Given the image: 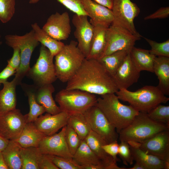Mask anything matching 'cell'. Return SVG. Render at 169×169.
<instances>
[{
    "label": "cell",
    "mask_w": 169,
    "mask_h": 169,
    "mask_svg": "<svg viewBox=\"0 0 169 169\" xmlns=\"http://www.w3.org/2000/svg\"><path fill=\"white\" fill-rule=\"evenodd\" d=\"M65 89H78L101 95L115 93L119 90L113 76L97 59L86 58L67 82Z\"/></svg>",
    "instance_id": "cell-1"
},
{
    "label": "cell",
    "mask_w": 169,
    "mask_h": 169,
    "mask_svg": "<svg viewBox=\"0 0 169 169\" xmlns=\"http://www.w3.org/2000/svg\"><path fill=\"white\" fill-rule=\"evenodd\" d=\"M115 127L119 134L128 126L139 112L131 105L121 103L115 93L101 95L95 105Z\"/></svg>",
    "instance_id": "cell-2"
},
{
    "label": "cell",
    "mask_w": 169,
    "mask_h": 169,
    "mask_svg": "<svg viewBox=\"0 0 169 169\" xmlns=\"http://www.w3.org/2000/svg\"><path fill=\"white\" fill-rule=\"evenodd\" d=\"M115 94L120 100L128 102L139 112L146 113L169 100L157 86L146 85L135 91L122 89Z\"/></svg>",
    "instance_id": "cell-3"
},
{
    "label": "cell",
    "mask_w": 169,
    "mask_h": 169,
    "mask_svg": "<svg viewBox=\"0 0 169 169\" xmlns=\"http://www.w3.org/2000/svg\"><path fill=\"white\" fill-rule=\"evenodd\" d=\"M169 126L151 119L146 113L140 112L131 123L119 133L120 141L141 142L157 133L169 130Z\"/></svg>",
    "instance_id": "cell-4"
},
{
    "label": "cell",
    "mask_w": 169,
    "mask_h": 169,
    "mask_svg": "<svg viewBox=\"0 0 169 169\" xmlns=\"http://www.w3.org/2000/svg\"><path fill=\"white\" fill-rule=\"evenodd\" d=\"M55 68L57 79L67 82L78 70L85 57L78 47V42L72 40L64 45L55 56Z\"/></svg>",
    "instance_id": "cell-5"
},
{
    "label": "cell",
    "mask_w": 169,
    "mask_h": 169,
    "mask_svg": "<svg viewBox=\"0 0 169 169\" xmlns=\"http://www.w3.org/2000/svg\"><path fill=\"white\" fill-rule=\"evenodd\" d=\"M6 44L13 48L18 47L20 50L21 61L19 68L16 72L13 79L17 85H21L23 78L30 69V62L33 52L39 43L36 39L32 29L24 35L8 34L5 36Z\"/></svg>",
    "instance_id": "cell-6"
},
{
    "label": "cell",
    "mask_w": 169,
    "mask_h": 169,
    "mask_svg": "<svg viewBox=\"0 0 169 169\" xmlns=\"http://www.w3.org/2000/svg\"><path fill=\"white\" fill-rule=\"evenodd\" d=\"M95 95L78 89H62L55 95V101L61 111L69 114L84 113L97 101Z\"/></svg>",
    "instance_id": "cell-7"
},
{
    "label": "cell",
    "mask_w": 169,
    "mask_h": 169,
    "mask_svg": "<svg viewBox=\"0 0 169 169\" xmlns=\"http://www.w3.org/2000/svg\"><path fill=\"white\" fill-rule=\"evenodd\" d=\"M39 52L35 64L30 68L26 76L33 81L34 85L40 86L52 84L57 78L53 63L54 56L47 48L42 44Z\"/></svg>",
    "instance_id": "cell-8"
},
{
    "label": "cell",
    "mask_w": 169,
    "mask_h": 169,
    "mask_svg": "<svg viewBox=\"0 0 169 169\" xmlns=\"http://www.w3.org/2000/svg\"><path fill=\"white\" fill-rule=\"evenodd\" d=\"M111 10L113 20L111 25L121 27L136 36L142 37L136 30L134 23L140 12L136 3L131 0H113Z\"/></svg>",
    "instance_id": "cell-9"
},
{
    "label": "cell",
    "mask_w": 169,
    "mask_h": 169,
    "mask_svg": "<svg viewBox=\"0 0 169 169\" xmlns=\"http://www.w3.org/2000/svg\"><path fill=\"white\" fill-rule=\"evenodd\" d=\"M91 129L107 143L117 141L119 134L115 127L96 105L93 106L84 113Z\"/></svg>",
    "instance_id": "cell-10"
},
{
    "label": "cell",
    "mask_w": 169,
    "mask_h": 169,
    "mask_svg": "<svg viewBox=\"0 0 169 169\" xmlns=\"http://www.w3.org/2000/svg\"><path fill=\"white\" fill-rule=\"evenodd\" d=\"M141 38L121 27L110 25L107 29L106 46L101 57L118 51L130 50Z\"/></svg>",
    "instance_id": "cell-11"
},
{
    "label": "cell",
    "mask_w": 169,
    "mask_h": 169,
    "mask_svg": "<svg viewBox=\"0 0 169 169\" xmlns=\"http://www.w3.org/2000/svg\"><path fill=\"white\" fill-rule=\"evenodd\" d=\"M27 114L15 109L0 116V135L8 140L17 139L27 123Z\"/></svg>",
    "instance_id": "cell-12"
},
{
    "label": "cell",
    "mask_w": 169,
    "mask_h": 169,
    "mask_svg": "<svg viewBox=\"0 0 169 169\" xmlns=\"http://www.w3.org/2000/svg\"><path fill=\"white\" fill-rule=\"evenodd\" d=\"M139 144L143 150L164 161L165 169H169V130L159 132Z\"/></svg>",
    "instance_id": "cell-13"
},
{
    "label": "cell",
    "mask_w": 169,
    "mask_h": 169,
    "mask_svg": "<svg viewBox=\"0 0 169 169\" xmlns=\"http://www.w3.org/2000/svg\"><path fill=\"white\" fill-rule=\"evenodd\" d=\"M88 16L75 14L72 22L75 28L74 35L78 41V47L87 58L90 51L94 27L89 21Z\"/></svg>",
    "instance_id": "cell-14"
},
{
    "label": "cell",
    "mask_w": 169,
    "mask_h": 169,
    "mask_svg": "<svg viewBox=\"0 0 169 169\" xmlns=\"http://www.w3.org/2000/svg\"><path fill=\"white\" fill-rule=\"evenodd\" d=\"M42 29L54 39L59 41L67 40L71 32L70 18L66 12H56L48 18Z\"/></svg>",
    "instance_id": "cell-15"
},
{
    "label": "cell",
    "mask_w": 169,
    "mask_h": 169,
    "mask_svg": "<svg viewBox=\"0 0 169 169\" xmlns=\"http://www.w3.org/2000/svg\"><path fill=\"white\" fill-rule=\"evenodd\" d=\"M66 128V125L59 133L44 137L38 147L41 153L72 158L65 140Z\"/></svg>",
    "instance_id": "cell-16"
},
{
    "label": "cell",
    "mask_w": 169,
    "mask_h": 169,
    "mask_svg": "<svg viewBox=\"0 0 169 169\" xmlns=\"http://www.w3.org/2000/svg\"><path fill=\"white\" fill-rule=\"evenodd\" d=\"M69 114L61 111L55 114L47 113L39 116L33 122L37 128L45 136L53 135L68 123Z\"/></svg>",
    "instance_id": "cell-17"
},
{
    "label": "cell",
    "mask_w": 169,
    "mask_h": 169,
    "mask_svg": "<svg viewBox=\"0 0 169 169\" xmlns=\"http://www.w3.org/2000/svg\"><path fill=\"white\" fill-rule=\"evenodd\" d=\"M140 73L133 64L129 53L113 78L119 90L127 89L138 81Z\"/></svg>",
    "instance_id": "cell-18"
},
{
    "label": "cell",
    "mask_w": 169,
    "mask_h": 169,
    "mask_svg": "<svg viewBox=\"0 0 169 169\" xmlns=\"http://www.w3.org/2000/svg\"><path fill=\"white\" fill-rule=\"evenodd\" d=\"M84 140L105 169H125L118 166L113 158L105 151L102 146L107 143L95 132L91 130Z\"/></svg>",
    "instance_id": "cell-19"
},
{
    "label": "cell",
    "mask_w": 169,
    "mask_h": 169,
    "mask_svg": "<svg viewBox=\"0 0 169 169\" xmlns=\"http://www.w3.org/2000/svg\"><path fill=\"white\" fill-rule=\"evenodd\" d=\"M84 10L90 18L92 24H100L108 27L113 20L111 10L92 0H82Z\"/></svg>",
    "instance_id": "cell-20"
},
{
    "label": "cell",
    "mask_w": 169,
    "mask_h": 169,
    "mask_svg": "<svg viewBox=\"0 0 169 169\" xmlns=\"http://www.w3.org/2000/svg\"><path fill=\"white\" fill-rule=\"evenodd\" d=\"M32 85L36 101L43 106L45 112L55 115L61 111L53 98L52 94L55 91V88L52 84L40 86L34 84Z\"/></svg>",
    "instance_id": "cell-21"
},
{
    "label": "cell",
    "mask_w": 169,
    "mask_h": 169,
    "mask_svg": "<svg viewBox=\"0 0 169 169\" xmlns=\"http://www.w3.org/2000/svg\"><path fill=\"white\" fill-rule=\"evenodd\" d=\"M127 142L134 161L142 165L146 169H165L164 161L143 150L140 147L139 142L131 141Z\"/></svg>",
    "instance_id": "cell-22"
},
{
    "label": "cell",
    "mask_w": 169,
    "mask_h": 169,
    "mask_svg": "<svg viewBox=\"0 0 169 169\" xmlns=\"http://www.w3.org/2000/svg\"><path fill=\"white\" fill-rule=\"evenodd\" d=\"M92 25L94 30L91 48L89 56L86 58L98 59L102 56L106 47L109 27L100 24Z\"/></svg>",
    "instance_id": "cell-23"
},
{
    "label": "cell",
    "mask_w": 169,
    "mask_h": 169,
    "mask_svg": "<svg viewBox=\"0 0 169 169\" xmlns=\"http://www.w3.org/2000/svg\"><path fill=\"white\" fill-rule=\"evenodd\" d=\"M3 84V88L0 90V116L16 109L17 105V85L14 80Z\"/></svg>",
    "instance_id": "cell-24"
},
{
    "label": "cell",
    "mask_w": 169,
    "mask_h": 169,
    "mask_svg": "<svg viewBox=\"0 0 169 169\" xmlns=\"http://www.w3.org/2000/svg\"><path fill=\"white\" fill-rule=\"evenodd\" d=\"M153 73L159 82L157 86L165 95H169V57L156 56L154 63Z\"/></svg>",
    "instance_id": "cell-25"
},
{
    "label": "cell",
    "mask_w": 169,
    "mask_h": 169,
    "mask_svg": "<svg viewBox=\"0 0 169 169\" xmlns=\"http://www.w3.org/2000/svg\"><path fill=\"white\" fill-rule=\"evenodd\" d=\"M129 54L133 64L139 71H146L153 73V65L156 56L151 54L150 50L134 46L131 49Z\"/></svg>",
    "instance_id": "cell-26"
},
{
    "label": "cell",
    "mask_w": 169,
    "mask_h": 169,
    "mask_svg": "<svg viewBox=\"0 0 169 169\" xmlns=\"http://www.w3.org/2000/svg\"><path fill=\"white\" fill-rule=\"evenodd\" d=\"M45 136L37 128L33 122H30L26 123L19 136L15 140L22 148L38 147Z\"/></svg>",
    "instance_id": "cell-27"
},
{
    "label": "cell",
    "mask_w": 169,
    "mask_h": 169,
    "mask_svg": "<svg viewBox=\"0 0 169 169\" xmlns=\"http://www.w3.org/2000/svg\"><path fill=\"white\" fill-rule=\"evenodd\" d=\"M31 27L36 39L47 48L54 56L58 54L65 45L62 42L52 38L41 28L37 23L32 24Z\"/></svg>",
    "instance_id": "cell-28"
},
{
    "label": "cell",
    "mask_w": 169,
    "mask_h": 169,
    "mask_svg": "<svg viewBox=\"0 0 169 169\" xmlns=\"http://www.w3.org/2000/svg\"><path fill=\"white\" fill-rule=\"evenodd\" d=\"M21 148L15 140H9L7 146L2 151L8 169H22Z\"/></svg>",
    "instance_id": "cell-29"
},
{
    "label": "cell",
    "mask_w": 169,
    "mask_h": 169,
    "mask_svg": "<svg viewBox=\"0 0 169 169\" xmlns=\"http://www.w3.org/2000/svg\"><path fill=\"white\" fill-rule=\"evenodd\" d=\"M73 159L81 166L91 164L99 165L105 169L101 162L84 140H81L79 146L73 156Z\"/></svg>",
    "instance_id": "cell-30"
},
{
    "label": "cell",
    "mask_w": 169,
    "mask_h": 169,
    "mask_svg": "<svg viewBox=\"0 0 169 169\" xmlns=\"http://www.w3.org/2000/svg\"><path fill=\"white\" fill-rule=\"evenodd\" d=\"M130 50L118 51L97 59L113 77Z\"/></svg>",
    "instance_id": "cell-31"
},
{
    "label": "cell",
    "mask_w": 169,
    "mask_h": 169,
    "mask_svg": "<svg viewBox=\"0 0 169 169\" xmlns=\"http://www.w3.org/2000/svg\"><path fill=\"white\" fill-rule=\"evenodd\" d=\"M22 88L28 97L29 111L27 114V123L34 122L38 117L45 112L43 106L37 102L33 85L22 84Z\"/></svg>",
    "instance_id": "cell-32"
},
{
    "label": "cell",
    "mask_w": 169,
    "mask_h": 169,
    "mask_svg": "<svg viewBox=\"0 0 169 169\" xmlns=\"http://www.w3.org/2000/svg\"><path fill=\"white\" fill-rule=\"evenodd\" d=\"M41 154L38 147H22V169H39L38 164Z\"/></svg>",
    "instance_id": "cell-33"
},
{
    "label": "cell",
    "mask_w": 169,
    "mask_h": 169,
    "mask_svg": "<svg viewBox=\"0 0 169 169\" xmlns=\"http://www.w3.org/2000/svg\"><path fill=\"white\" fill-rule=\"evenodd\" d=\"M68 122L81 140L85 139L91 130L84 114H69Z\"/></svg>",
    "instance_id": "cell-34"
},
{
    "label": "cell",
    "mask_w": 169,
    "mask_h": 169,
    "mask_svg": "<svg viewBox=\"0 0 169 169\" xmlns=\"http://www.w3.org/2000/svg\"><path fill=\"white\" fill-rule=\"evenodd\" d=\"M148 116L156 122L169 126V106L160 104L147 113Z\"/></svg>",
    "instance_id": "cell-35"
},
{
    "label": "cell",
    "mask_w": 169,
    "mask_h": 169,
    "mask_svg": "<svg viewBox=\"0 0 169 169\" xmlns=\"http://www.w3.org/2000/svg\"><path fill=\"white\" fill-rule=\"evenodd\" d=\"M65 138L69 151L73 156L79 146L81 140L68 122L66 125Z\"/></svg>",
    "instance_id": "cell-36"
},
{
    "label": "cell",
    "mask_w": 169,
    "mask_h": 169,
    "mask_svg": "<svg viewBox=\"0 0 169 169\" xmlns=\"http://www.w3.org/2000/svg\"><path fill=\"white\" fill-rule=\"evenodd\" d=\"M16 0H0V21L3 23L9 22L15 13Z\"/></svg>",
    "instance_id": "cell-37"
},
{
    "label": "cell",
    "mask_w": 169,
    "mask_h": 169,
    "mask_svg": "<svg viewBox=\"0 0 169 169\" xmlns=\"http://www.w3.org/2000/svg\"><path fill=\"white\" fill-rule=\"evenodd\" d=\"M54 164L60 169H83L73 159L68 158L52 155L46 154Z\"/></svg>",
    "instance_id": "cell-38"
},
{
    "label": "cell",
    "mask_w": 169,
    "mask_h": 169,
    "mask_svg": "<svg viewBox=\"0 0 169 169\" xmlns=\"http://www.w3.org/2000/svg\"><path fill=\"white\" fill-rule=\"evenodd\" d=\"M151 47L150 53L156 56L169 57V39L162 43H158L143 37Z\"/></svg>",
    "instance_id": "cell-39"
},
{
    "label": "cell",
    "mask_w": 169,
    "mask_h": 169,
    "mask_svg": "<svg viewBox=\"0 0 169 169\" xmlns=\"http://www.w3.org/2000/svg\"><path fill=\"white\" fill-rule=\"evenodd\" d=\"M40 0H29L31 4L37 3ZM58 2L75 14L79 15H86L87 13L84 9L82 0H57Z\"/></svg>",
    "instance_id": "cell-40"
},
{
    "label": "cell",
    "mask_w": 169,
    "mask_h": 169,
    "mask_svg": "<svg viewBox=\"0 0 169 169\" xmlns=\"http://www.w3.org/2000/svg\"><path fill=\"white\" fill-rule=\"evenodd\" d=\"M120 141V143L119 144L118 154L125 165L126 166H128V164L132 165L134 160L129 145L126 142Z\"/></svg>",
    "instance_id": "cell-41"
},
{
    "label": "cell",
    "mask_w": 169,
    "mask_h": 169,
    "mask_svg": "<svg viewBox=\"0 0 169 169\" xmlns=\"http://www.w3.org/2000/svg\"><path fill=\"white\" fill-rule=\"evenodd\" d=\"M12 48L13 49V56L7 61V65L16 71L21 64L20 52L19 48L17 47H13Z\"/></svg>",
    "instance_id": "cell-42"
},
{
    "label": "cell",
    "mask_w": 169,
    "mask_h": 169,
    "mask_svg": "<svg viewBox=\"0 0 169 169\" xmlns=\"http://www.w3.org/2000/svg\"><path fill=\"white\" fill-rule=\"evenodd\" d=\"M105 151L110 156L117 162L120 161L117 157L118 154L119 144L117 141L105 144L102 146Z\"/></svg>",
    "instance_id": "cell-43"
},
{
    "label": "cell",
    "mask_w": 169,
    "mask_h": 169,
    "mask_svg": "<svg viewBox=\"0 0 169 169\" xmlns=\"http://www.w3.org/2000/svg\"><path fill=\"white\" fill-rule=\"evenodd\" d=\"M39 169H59L46 154L42 153L38 164Z\"/></svg>",
    "instance_id": "cell-44"
},
{
    "label": "cell",
    "mask_w": 169,
    "mask_h": 169,
    "mask_svg": "<svg viewBox=\"0 0 169 169\" xmlns=\"http://www.w3.org/2000/svg\"><path fill=\"white\" fill-rule=\"evenodd\" d=\"M169 15V7H161L154 13L145 17L144 19L147 20L156 19H163Z\"/></svg>",
    "instance_id": "cell-45"
},
{
    "label": "cell",
    "mask_w": 169,
    "mask_h": 169,
    "mask_svg": "<svg viewBox=\"0 0 169 169\" xmlns=\"http://www.w3.org/2000/svg\"><path fill=\"white\" fill-rule=\"evenodd\" d=\"M16 71L7 65L0 72V85L1 84L7 81L8 79L10 76L15 74Z\"/></svg>",
    "instance_id": "cell-46"
},
{
    "label": "cell",
    "mask_w": 169,
    "mask_h": 169,
    "mask_svg": "<svg viewBox=\"0 0 169 169\" xmlns=\"http://www.w3.org/2000/svg\"><path fill=\"white\" fill-rule=\"evenodd\" d=\"M93 1L111 10L113 0H93Z\"/></svg>",
    "instance_id": "cell-47"
},
{
    "label": "cell",
    "mask_w": 169,
    "mask_h": 169,
    "mask_svg": "<svg viewBox=\"0 0 169 169\" xmlns=\"http://www.w3.org/2000/svg\"><path fill=\"white\" fill-rule=\"evenodd\" d=\"M9 140L6 139L0 135V151L2 152L8 145Z\"/></svg>",
    "instance_id": "cell-48"
},
{
    "label": "cell",
    "mask_w": 169,
    "mask_h": 169,
    "mask_svg": "<svg viewBox=\"0 0 169 169\" xmlns=\"http://www.w3.org/2000/svg\"><path fill=\"white\" fill-rule=\"evenodd\" d=\"M0 169H8L1 151H0Z\"/></svg>",
    "instance_id": "cell-49"
},
{
    "label": "cell",
    "mask_w": 169,
    "mask_h": 169,
    "mask_svg": "<svg viewBox=\"0 0 169 169\" xmlns=\"http://www.w3.org/2000/svg\"><path fill=\"white\" fill-rule=\"evenodd\" d=\"M128 169H146V168L141 163L136 162V163L132 167Z\"/></svg>",
    "instance_id": "cell-50"
},
{
    "label": "cell",
    "mask_w": 169,
    "mask_h": 169,
    "mask_svg": "<svg viewBox=\"0 0 169 169\" xmlns=\"http://www.w3.org/2000/svg\"><path fill=\"white\" fill-rule=\"evenodd\" d=\"M1 35L0 34V46L1 45L2 43V41L1 40Z\"/></svg>",
    "instance_id": "cell-51"
}]
</instances>
